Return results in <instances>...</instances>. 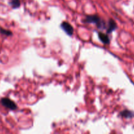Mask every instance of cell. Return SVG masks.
Instances as JSON below:
<instances>
[{
  "instance_id": "obj_1",
  "label": "cell",
  "mask_w": 134,
  "mask_h": 134,
  "mask_svg": "<svg viewBox=\"0 0 134 134\" xmlns=\"http://www.w3.org/2000/svg\"><path fill=\"white\" fill-rule=\"evenodd\" d=\"M84 22H86V23H93L95 24L97 26V27L99 28H101V27H104L103 24H105V22H103L102 21H101V20L100 19L99 16L97 14H95V15H88L86 16L84 20Z\"/></svg>"
},
{
  "instance_id": "obj_2",
  "label": "cell",
  "mask_w": 134,
  "mask_h": 134,
  "mask_svg": "<svg viewBox=\"0 0 134 134\" xmlns=\"http://www.w3.org/2000/svg\"><path fill=\"white\" fill-rule=\"evenodd\" d=\"M1 105L3 106H4L6 108L9 109L10 110H15L17 109V106L16 105V103H14L13 101H12L11 99H9L7 98H3L1 99L0 101Z\"/></svg>"
},
{
  "instance_id": "obj_3",
  "label": "cell",
  "mask_w": 134,
  "mask_h": 134,
  "mask_svg": "<svg viewBox=\"0 0 134 134\" xmlns=\"http://www.w3.org/2000/svg\"><path fill=\"white\" fill-rule=\"evenodd\" d=\"M60 26H61V27L63 28V30L65 31L66 34H67V35H68L69 36H71V35H73L74 28L73 27H72V26L68 23V22H62Z\"/></svg>"
},
{
  "instance_id": "obj_4",
  "label": "cell",
  "mask_w": 134,
  "mask_h": 134,
  "mask_svg": "<svg viewBox=\"0 0 134 134\" xmlns=\"http://www.w3.org/2000/svg\"><path fill=\"white\" fill-rule=\"evenodd\" d=\"M98 36L101 41L102 42L103 44H108L110 43V39H109V36L106 34H103L102 32H99L98 33Z\"/></svg>"
},
{
  "instance_id": "obj_5",
  "label": "cell",
  "mask_w": 134,
  "mask_h": 134,
  "mask_svg": "<svg viewBox=\"0 0 134 134\" xmlns=\"http://www.w3.org/2000/svg\"><path fill=\"white\" fill-rule=\"evenodd\" d=\"M116 27L117 25L115 21L113 20L112 19H110L109 21V27H108L106 32H107V34H110L113 31H114L116 29Z\"/></svg>"
},
{
  "instance_id": "obj_6",
  "label": "cell",
  "mask_w": 134,
  "mask_h": 134,
  "mask_svg": "<svg viewBox=\"0 0 134 134\" xmlns=\"http://www.w3.org/2000/svg\"><path fill=\"white\" fill-rule=\"evenodd\" d=\"M120 115L121 116L126 118V119H131L134 116V113L131 111H129V110H123L120 113Z\"/></svg>"
},
{
  "instance_id": "obj_7",
  "label": "cell",
  "mask_w": 134,
  "mask_h": 134,
  "mask_svg": "<svg viewBox=\"0 0 134 134\" xmlns=\"http://www.w3.org/2000/svg\"><path fill=\"white\" fill-rule=\"evenodd\" d=\"M9 4L11 5L13 9H17L20 5V0H11Z\"/></svg>"
},
{
  "instance_id": "obj_8",
  "label": "cell",
  "mask_w": 134,
  "mask_h": 134,
  "mask_svg": "<svg viewBox=\"0 0 134 134\" xmlns=\"http://www.w3.org/2000/svg\"><path fill=\"white\" fill-rule=\"evenodd\" d=\"M0 33H1L2 35H6V36H11V35H12V32L11 31H9V30H5V29L3 28H0Z\"/></svg>"
}]
</instances>
